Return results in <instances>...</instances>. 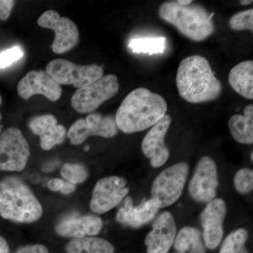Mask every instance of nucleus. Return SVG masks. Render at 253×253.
<instances>
[{
	"instance_id": "obj_1",
	"label": "nucleus",
	"mask_w": 253,
	"mask_h": 253,
	"mask_svg": "<svg viewBox=\"0 0 253 253\" xmlns=\"http://www.w3.org/2000/svg\"><path fill=\"white\" fill-rule=\"evenodd\" d=\"M167 109V102L161 95L137 88L123 100L115 121L118 129L132 134L155 126L166 116Z\"/></svg>"
},
{
	"instance_id": "obj_2",
	"label": "nucleus",
	"mask_w": 253,
	"mask_h": 253,
	"mask_svg": "<svg viewBox=\"0 0 253 253\" xmlns=\"http://www.w3.org/2000/svg\"><path fill=\"white\" fill-rule=\"evenodd\" d=\"M176 82L181 97L191 104L214 101L222 92L220 81L215 77L208 60L200 55L181 61Z\"/></svg>"
},
{
	"instance_id": "obj_3",
	"label": "nucleus",
	"mask_w": 253,
	"mask_h": 253,
	"mask_svg": "<svg viewBox=\"0 0 253 253\" xmlns=\"http://www.w3.org/2000/svg\"><path fill=\"white\" fill-rule=\"evenodd\" d=\"M43 208L29 187L16 176L0 181V215L16 223H33L39 220Z\"/></svg>"
},
{
	"instance_id": "obj_4",
	"label": "nucleus",
	"mask_w": 253,
	"mask_h": 253,
	"mask_svg": "<svg viewBox=\"0 0 253 253\" xmlns=\"http://www.w3.org/2000/svg\"><path fill=\"white\" fill-rule=\"evenodd\" d=\"M158 14L163 21L172 25L191 41H204L215 30L213 14H209L201 4L191 3L181 6L176 1H167L160 6Z\"/></svg>"
},
{
	"instance_id": "obj_5",
	"label": "nucleus",
	"mask_w": 253,
	"mask_h": 253,
	"mask_svg": "<svg viewBox=\"0 0 253 253\" xmlns=\"http://www.w3.org/2000/svg\"><path fill=\"white\" fill-rule=\"evenodd\" d=\"M189 172L186 163L179 162L160 173L151 186L153 202L159 209L172 206L180 198Z\"/></svg>"
},
{
	"instance_id": "obj_6",
	"label": "nucleus",
	"mask_w": 253,
	"mask_h": 253,
	"mask_svg": "<svg viewBox=\"0 0 253 253\" xmlns=\"http://www.w3.org/2000/svg\"><path fill=\"white\" fill-rule=\"evenodd\" d=\"M46 72L60 85L73 84L78 89L92 84L104 76V70L97 65L79 66L63 59L50 61L46 65Z\"/></svg>"
},
{
	"instance_id": "obj_7",
	"label": "nucleus",
	"mask_w": 253,
	"mask_h": 253,
	"mask_svg": "<svg viewBox=\"0 0 253 253\" xmlns=\"http://www.w3.org/2000/svg\"><path fill=\"white\" fill-rule=\"evenodd\" d=\"M119 89L117 76L107 75L92 84L78 89L71 98V105L78 113H91L117 94Z\"/></svg>"
},
{
	"instance_id": "obj_8",
	"label": "nucleus",
	"mask_w": 253,
	"mask_h": 253,
	"mask_svg": "<svg viewBox=\"0 0 253 253\" xmlns=\"http://www.w3.org/2000/svg\"><path fill=\"white\" fill-rule=\"evenodd\" d=\"M31 156L29 144L18 128L9 127L0 135V171L21 172Z\"/></svg>"
},
{
	"instance_id": "obj_9",
	"label": "nucleus",
	"mask_w": 253,
	"mask_h": 253,
	"mask_svg": "<svg viewBox=\"0 0 253 253\" xmlns=\"http://www.w3.org/2000/svg\"><path fill=\"white\" fill-rule=\"evenodd\" d=\"M129 192L127 181L118 176H110L99 179L91 194L89 207L96 214L109 212L126 199Z\"/></svg>"
},
{
	"instance_id": "obj_10",
	"label": "nucleus",
	"mask_w": 253,
	"mask_h": 253,
	"mask_svg": "<svg viewBox=\"0 0 253 253\" xmlns=\"http://www.w3.org/2000/svg\"><path fill=\"white\" fill-rule=\"evenodd\" d=\"M218 186L217 165L210 156H204L198 163L190 181V196L196 202L208 204L215 199Z\"/></svg>"
},
{
	"instance_id": "obj_11",
	"label": "nucleus",
	"mask_w": 253,
	"mask_h": 253,
	"mask_svg": "<svg viewBox=\"0 0 253 253\" xmlns=\"http://www.w3.org/2000/svg\"><path fill=\"white\" fill-rule=\"evenodd\" d=\"M38 23L41 27L54 32L52 50L56 54H64L79 42V31L76 23L70 18L61 17L54 10H48L42 14Z\"/></svg>"
},
{
	"instance_id": "obj_12",
	"label": "nucleus",
	"mask_w": 253,
	"mask_h": 253,
	"mask_svg": "<svg viewBox=\"0 0 253 253\" xmlns=\"http://www.w3.org/2000/svg\"><path fill=\"white\" fill-rule=\"evenodd\" d=\"M118 128L115 118L100 113H91L85 119L73 123L67 132L71 145H80L91 136L112 138L118 134Z\"/></svg>"
},
{
	"instance_id": "obj_13",
	"label": "nucleus",
	"mask_w": 253,
	"mask_h": 253,
	"mask_svg": "<svg viewBox=\"0 0 253 253\" xmlns=\"http://www.w3.org/2000/svg\"><path fill=\"white\" fill-rule=\"evenodd\" d=\"M227 208L225 201L214 199L208 203L200 216L205 246L211 250L220 244L224 235V221Z\"/></svg>"
},
{
	"instance_id": "obj_14",
	"label": "nucleus",
	"mask_w": 253,
	"mask_h": 253,
	"mask_svg": "<svg viewBox=\"0 0 253 253\" xmlns=\"http://www.w3.org/2000/svg\"><path fill=\"white\" fill-rule=\"evenodd\" d=\"M172 123V118L166 114L151 128L141 143V151L150 159V164L154 168L162 167L169 159V150L166 146V134Z\"/></svg>"
},
{
	"instance_id": "obj_15",
	"label": "nucleus",
	"mask_w": 253,
	"mask_h": 253,
	"mask_svg": "<svg viewBox=\"0 0 253 253\" xmlns=\"http://www.w3.org/2000/svg\"><path fill=\"white\" fill-rule=\"evenodd\" d=\"M103 227V221L97 214L73 212L60 218L55 226L57 235L63 238L81 239L97 235Z\"/></svg>"
},
{
	"instance_id": "obj_16",
	"label": "nucleus",
	"mask_w": 253,
	"mask_h": 253,
	"mask_svg": "<svg viewBox=\"0 0 253 253\" xmlns=\"http://www.w3.org/2000/svg\"><path fill=\"white\" fill-rule=\"evenodd\" d=\"M176 236V225L170 212L161 213L155 219L152 229L144 240L147 253H168L174 244Z\"/></svg>"
},
{
	"instance_id": "obj_17",
	"label": "nucleus",
	"mask_w": 253,
	"mask_h": 253,
	"mask_svg": "<svg viewBox=\"0 0 253 253\" xmlns=\"http://www.w3.org/2000/svg\"><path fill=\"white\" fill-rule=\"evenodd\" d=\"M17 91L23 99L41 94L52 101L59 100L62 94L61 85L44 71H32L28 73L18 83Z\"/></svg>"
},
{
	"instance_id": "obj_18",
	"label": "nucleus",
	"mask_w": 253,
	"mask_h": 253,
	"mask_svg": "<svg viewBox=\"0 0 253 253\" xmlns=\"http://www.w3.org/2000/svg\"><path fill=\"white\" fill-rule=\"evenodd\" d=\"M124 200V204L116 214V221L132 229H139L152 221L160 210L151 199H143L137 206H134L131 196H126Z\"/></svg>"
},
{
	"instance_id": "obj_19",
	"label": "nucleus",
	"mask_w": 253,
	"mask_h": 253,
	"mask_svg": "<svg viewBox=\"0 0 253 253\" xmlns=\"http://www.w3.org/2000/svg\"><path fill=\"white\" fill-rule=\"evenodd\" d=\"M29 127L33 134L40 136L41 148L44 151L62 144L67 136L66 127L58 124L57 119L53 115L33 118L29 122Z\"/></svg>"
},
{
	"instance_id": "obj_20",
	"label": "nucleus",
	"mask_w": 253,
	"mask_h": 253,
	"mask_svg": "<svg viewBox=\"0 0 253 253\" xmlns=\"http://www.w3.org/2000/svg\"><path fill=\"white\" fill-rule=\"evenodd\" d=\"M229 82L231 87L248 99H253V61H245L231 70Z\"/></svg>"
},
{
	"instance_id": "obj_21",
	"label": "nucleus",
	"mask_w": 253,
	"mask_h": 253,
	"mask_svg": "<svg viewBox=\"0 0 253 253\" xmlns=\"http://www.w3.org/2000/svg\"><path fill=\"white\" fill-rule=\"evenodd\" d=\"M229 130L234 139L240 144L253 143V105L244 109V115H234L229 119Z\"/></svg>"
},
{
	"instance_id": "obj_22",
	"label": "nucleus",
	"mask_w": 253,
	"mask_h": 253,
	"mask_svg": "<svg viewBox=\"0 0 253 253\" xmlns=\"http://www.w3.org/2000/svg\"><path fill=\"white\" fill-rule=\"evenodd\" d=\"M173 245L176 252L206 253L202 233L192 226L182 228L176 234Z\"/></svg>"
},
{
	"instance_id": "obj_23",
	"label": "nucleus",
	"mask_w": 253,
	"mask_h": 253,
	"mask_svg": "<svg viewBox=\"0 0 253 253\" xmlns=\"http://www.w3.org/2000/svg\"><path fill=\"white\" fill-rule=\"evenodd\" d=\"M114 251L109 241L94 236L73 239L66 246V253H114Z\"/></svg>"
},
{
	"instance_id": "obj_24",
	"label": "nucleus",
	"mask_w": 253,
	"mask_h": 253,
	"mask_svg": "<svg viewBox=\"0 0 253 253\" xmlns=\"http://www.w3.org/2000/svg\"><path fill=\"white\" fill-rule=\"evenodd\" d=\"M167 44L164 37H137L130 40L128 47L135 54H162Z\"/></svg>"
},
{
	"instance_id": "obj_25",
	"label": "nucleus",
	"mask_w": 253,
	"mask_h": 253,
	"mask_svg": "<svg viewBox=\"0 0 253 253\" xmlns=\"http://www.w3.org/2000/svg\"><path fill=\"white\" fill-rule=\"evenodd\" d=\"M248 239L249 232L246 229H236L224 240L219 253H249L246 246Z\"/></svg>"
},
{
	"instance_id": "obj_26",
	"label": "nucleus",
	"mask_w": 253,
	"mask_h": 253,
	"mask_svg": "<svg viewBox=\"0 0 253 253\" xmlns=\"http://www.w3.org/2000/svg\"><path fill=\"white\" fill-rule=\"evenodd\" d=\"M60 174L63 179L76 185L84 182L89 176L87 168L80 163H65L61 168Z\"/></svg>"
},
{
	"instance_id": "obj_27",
	"label": "nucleus",
	"mask_w": 253,
	"mask_h": 253,
	"mask_svg": "<svg viewBox=\"0 0 253 253\" xmlns=\"http://www.w3.org/2000/svg\"><path fill=\"white\" fill-rule=\"evenodd\" d=\"M234 187L241 194H248L253 189V171L242 168L236 173L234 178Z\"/></svg>"
},
{
	"instance_id": "obj_28",
	"label": "nucleus",
	"mask_w": 253,
	"mask_h": 253,
	"mask_svg": "<svg viewBox=\"0 0 253 253\" xmlns=\"http://www.w3.org/2000/svg\"><path fill=\"white\" fill-rule=\"evenodd\" d=\"M231 29L236 31H253V9L241 11L234 14L229 21Z\"/></svg>"
},
{
	"instance_id": "obj_29",
	"label": "nucleus",
	"mask_w": 253,
	"mask_h": 253,
	"mask_svg": "<svg viewBox=\"0 0 253 253\" xmlns=\"http://www.w3.org/2000/svg\"><path fill=\"white\" fill-rule=\"evenodd\" d=\"M23 50L19 46H13L0 52V69L11 66L23 56Z\"/></svg>"
},
{
	"instance_id": "obj_30",
	"label": "nucleus",
	"mask_w": 253,
	"mask_h": 253,
	"mask_svg": "<svg viewBox=\"0 0 253 253\" xmlns=\"http://www.w3.org/2000/svg\"><path fill=\"white\" fill-rule=\"evenodd\" d=\"M14 4L12 0H0V20L6 21L9 18Z\"/></svg>"
},
{
	"instance_id": "obj_31",
	"label": "nucleus",
	"mask_w": 253,
	"mask_h": 253,
	"mask_svg": "<svg viewBox=\"0 0 253 253\" xmlns=\"http://www.w3.org/2000/svg\"><path fill=\"white\" fill-rule=\"evenodd\" d=\"M14 253H49V250L44 245H27L19 248Z\"/></svg>"
},
{
	"instance_id": "obj_32",
	"label": "nucleus",
	"mask_w": 253,
	"mask_h": 253,
	"mask_svg": "<svg viewBox=\"0 0 253 253\" xmlns=\"http://www.w3.org/2000/svg\"><path fill=\"white\" fill-rule=\"evenodd\" d=\"M66 180L60 178H54V179H50L47 183V187L50 191L57 192L62 190L63 186H64Z\"/></svg>"
},
{
	"instance_id": "obj_33",
	"label": "nucleus",
	"mask_w": 253,
	"mask_h": 253,
	"mask_svg": "<svg viewBox=\"0 0 253 253\" xmlns=\"http://www.w3.org/2000/svg\"><path fill=\"white\" fill-rule=\"evenodd\" d=\"M76 189V184H72L69 181H66L62 190L60 192L63 195H70L73 194Z\"/></svg>"
},
{
	"instance_id": "obj_34",
	"label": "nucleus",
	"mask_w": 253,
	"mask_h": 253,
	"mask_svg": "<svg viewBox=\"0 0 253 253\" xmlns=\"http://www.w3.org/2000/svg\"><path fill=\"white\" fill-rule=\"evenodd\" d=\"M9 246L7 241L2 236H0V253H9Z\"/></svg>"
},
{
	"instance_id": "obj_35",
	"label": "nucleus",
	"mask_w": 253,
	"mask_h": 253,
	"mask_svg": "<svg viewBox=\"0 0 253 253\" xmlns=\"http://www.w3.org/2000/svg\"><path fill=\"white\" fill-rule=\"evenodd\" d=\"M178 4L181 5V6H187L191 3H193L192 0H178L176 1Z\"/></svg>"
},
{
	"instance_id": "obj_36",
	"label": "nucleus",
	"mask_w": 253,
	"mask_h": 253,
	"mask_svg": "<svg viewBox=\"0 0 253 253\" xmlns=\"http://www.w3.org/2000/svg\"><path fill=\"white\" fill-rule=\"evenodd\" d=\"M252 0H241V1H240V4L244 5V6L252 4Z\"/></svg>"
},
{
	"instance_id": "obj_37",
	"label": "nucleus",
	"mask_w": 253,
	"mask_h": 253,
	"mask_svg": "<svg viewBox=\"0 0 253 253\" xmlns=\"http://www.w3.org/2000/svg\"><path fill=\"white\" fill-rule=\"evenodd\" d=\"M1 114H0V121H1ZM1 129H2V126H1V125H0V133H1Z\"/></svg>"
},
{
	"instance_id": "obj_38",
	"label": "nucleus",
	"mask_w": 253,
	"mask_h": 253,
	"mask_svg": "<svg viewBox=\"0 0 253 253\" xmlns=\"http://www.w3.org/2000/svg\"><path fill=\"white\" fill-rule=\"evenodd\" d=\"M251 161H253V152L251 153Z\"/></svg>"
},
{
	"instance_id": "obj_39",
	"label": "nucleus",
	"mask_w": 253,
	"mask_h": 253,
	"mask_svg": "<svg viewBox=\"0 0 253 253\" xmlns=\"http://www.w3.org/2000/svg\"><path fill=\"white\" fill-rule=\"evenodd\" d=\"M1 101H2V100H1V96H0V105L1 104Z\"/></svg>"
},
{
	"instance_id": "obj_40",
	"label": "nucleus",
	"mask_w": 253,
	"mask_h": 253,
	"mask_svg": "<svg viewBox=\"0 0 253 253\" xmlns=\"http://www.w3.org/2000/svg\"><path fill=\"white\" fill-rule=\"evenodd\" d=\"M175 253H182V252H176Z\"/></svg>"
}]
</instances>
